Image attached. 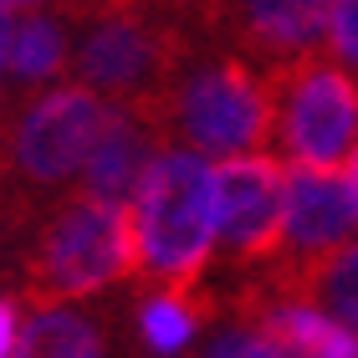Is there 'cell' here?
Wrapping results in <instances>:
<instances>
[{
	"label": "cell",
	"mask_w": 358,
	"mask_h": 358,
	"mask_svg": "<svg viewBox=\"0 0 358 358\" xmlns=\"http://www.w3.org/2000/svg\"><path fill=\"white\" fill-rule=\"evenodd\" d=\"M138 276L149 287H200L215 251V169L200 154L164 143L143 169L134 200Z\"/></svg>",
	"instance_id": "cell-1"
},
{
	"label": "cell",
	"mask_w": 358,
	"mask_h": 358,
	"mask_svg": "<svg viewBox=\"0 0 358 358\" xmlns=\"http://www.w3.org/2000/svg\"><path fill=\"white\" fill-rule=\"evenodd\" d=\"M128 276H138L134 210L77 189L31 241L26 302L62 307V302L92 297L113 282H128Z\"/></svg>",
	"instance_id": "cell-2"
},
{
	"label": "cell",
	"mask_w": 358,
	"mask_h": 358,
	"mask_svg": "<svg viewBox=\"0 0 358 358\" xmlns=\"http://www.w3.org/2000/svg\"><path fill=\"white\" fill-rule=\"evenodd\" d=\"M143 113L159 123L164 143L179 138V149L200 159H236L271 143V83L246 57H215L179 72L174 87Z\"/></svg>",
	"instance_id": "cell-3"
},
{
	"label": "cell",
	"mask_w": 358,
	"mask_h": 358,
	"mask_svg": "<svg viewBox=\"0 0 358 358\" xmlns=\"http://www.w3.org/2000/svg\"><path fill=\"white\" fill-rule=\"evenodd\" d=\"M189 62L185 31L149 0H103L72 57L77 83L108 103L154 108Z\"/></svg>",
	"instance_id": "cell-4"
},
{
	"label": "cell",
	"mask_w": 358,
	"mask_h": 358,
	"mask_svg": "<svg viewBox=\"0 0 358 358\" xmlns=\"http://www.w3.org/2000/svg\"><path fill=\"white\" fill-rule=\"evenodd\" d=\"M271 138L287 169H343L358 149V77L328 52L266 72Z\"/></svg>",
	"instance_id": "cell-5"
},
{
	"label": "cell",
	"mask_w": 358,
	"mask_h": 358,
	"mask_svg": "<svg viewBox=\"0 0 358 358\" xmlns=\"http://www.w3.org/2000/svg\"><path fill=\"white\" fill-rule=\"evenodd\" d=\"M113 118V103L92 87H52L15 113L10 143H6V174L26 189H62L83 174L87 154L97 149L103 128Z\"/></svg>",
	"instance_id": "cell-6"
},
{
	"label": "cell",
	"mask_w": 358,
	"mask_h": 358,
	"mask_svg": "<svg viewBox=\"0 0 358 358\" xmlns=\"http://www.w3.org/2000/svg\"><path fill=\"white\" fill-rule=\"evenodd\" d=\"M287 164L266 149L215 164V246L241 266H266L282 246Z\"/></svg>",
	"instance_id": "cell-7"
},
{
	"label": "cell",
	"mask_w": 358,
	"mask_h": 358,
	"mask_svg": "<svg viewBox=\"0 0 358 358\" xmlns=\"http://www.w3.org/2000/svg\"><path fill=\"white\" fill-rule=\"evenodd\" d=\"M358 236V189L348 169H287V210H282V246L262 271H302L307 262L338 251Z\"/></svg>",
	"instance_id": "cell-8"
},
{
	"label": "cell",
	"mask_w": 358,
	"mask_h": 358,
	"mask_svg": "<svg viewBox=\"0 0 358 358\" xmlns=\"http://www.w3.org/2000/svg\"><path fill=\"white\" fill-rule=\"evenodd\" d=\"M205 21L236 41V57L276 72L317 52L328 26V0H205Z\"/></svg>",
	"instance_id": "cell-9"
},
{
	"label": "cell",
	"mask_w": 358,
	"mask_h": 358,
	"mask_svg": "<svg viewBox=\"0 0 358 358\" xmlns=\"http://www.w3.org/2000/svg\"><path fill=\"white\" fill-rule=\"evenodd\" d=\"M241 322H251L256 333L276 348V358H358V333L328 317L322 307L292 292H271V297H236Z\"/></svg>",
	"instance_id": "cell-10"
},
{
	"label": "cell",
	"mask_w": 358,
	"mask_h": 358,
	"mask_svg": "<svg viewBox=\"0 0 358 358\" xmlns=\"http://www.w3.org/2000/svg\"><path fill=\"white\" fill-rule=\"evenodd\" d=\"M159 149H164V134H159V123L149 118V113L128 108V103H113V118L103 128V138H97V149L87 154L83 174H77L83 179V194L128 205Z\"/></svg>",
	"instance_id": "cell-11"
},
{
	"label": "cell",
	"mask_w": 358,
	"mask_h": 358,
	"mask_svg": "<svg viewBox=\"0 0 358 358\" xmlns=\"http://www.w3.org/2000/svg\"><path fill=\"white\" fill-rule=\"evenodd\" d=\"M241 292H251V297L292 292V297H307L313 307H322L328 317H338L343 328L358 333V236L343 241L338 251L317 256V262H307L302 271H287V276L256 266V271L246 276V287H236V297H241Z\"/></svg>",
	"instance_id": "cell-12"
},
{
	"label": "cell",
	"mask_w": 358,
	"mask_h": 358,
	"mask_svg": "<svg viewBox=\"0 0 358 358\" xmlns=\"http://www.w3.org/2000/svg\"><path fill=\"white\" fill-rule=\"evenodd\" d=\"M210 313L215 297H205V287H154L138 302V338L154 358H179L200 338Z\"/></svg>",
	"instance_id": "cell-13"
},
{
	"label": "cell",
	"mask_w": 358,
	"mask_h": 358,
	"mask_svg": "<svg viewBox=\"0 0 358 358\" xmlns=\"http://www.w3.org/2000/svg\"><path fill=\"white\" fill-rule=\"evenodd\" d=\"M10 358H103V328L72 307H36L15 333Z\"/></svg>",
	"instance_id": "cell-14"
},
{
	"label": "cell",
	"mask_w": 358,
	"mask_h": 358,
	"mask_svg": "<svg viewBox=\"0 0 358 358\" xmlns=\"http://www.w3.org/2000/svg\"><path fill=\"white\" fill-rule=\"evenodd\" d=\"M67 67V26L52 21V15L21 10L10 21V41H6V72L15 83H46Z\"/></svg>",
	"instance_id": "cell-15"
},
{
	"label": "cell",
	"mask_w": 358,
	"mask_h": 358,
	"mask_svg": "<svg viewBox=\"0 0 358 358\" xmlns=\"http://www.w3.org/2000/svg\"><path fill=\"white\" fill-rule=\"evenodd\" d=\"M328 57L358 77V0H328Z\"/></svg>",
	"instance_id": "cell-16"
},
{
	"label": "cell",
	"mask_w": 358,
	"mask_h": 358,
	"mask_svg": "<svg viewBox=\"0 0 358 358\" xmlns=\"http://www.w3.org/2000/svg\"><path fill=\"white\" fill-rule=\"evenodd\" d=\"M200 358H276V348L251 328V322H231V328H220V333L205 343Z\"/></svg>",
	"instance_id": "cell-17"
},
{
	"label": "cell",
	"mask_w": 358,
	"mask_h": 358,
	"mask_svg": "<svg viewBox=\"0 0 358 358\" xmlns=\"http://www.w3.org/2000/svg\"><path fill=\"white\" fill-rule=\"evenodd\" d=\"M15 333H21V302L0 297V358L15 353Z\"/></svg>",
	"instance_id": "cell-18"
},
{
	"label": "cell",
	"mask_w": 358,
	"mask_h": 358,
	"mask_svg": "<svg viewBox=\"0 0 358 358\" xmlns=\"http://www.w3.org/2000/svg\"><path fill=\"white\" fill-rule=\"evenodd\" d=\"M6 41H10V10H0V83H6Z\"/></svg>",
	"instance_id": "cell-19"
},
{
	"label": "cell",
	"mask_w": 358,
	"mask_h": 358,
	"mask_svg": "<svg viewBox=\"0 0 358 358\" xmlns=\"http://www.w3.org/2000/svg\"><path fill=\"white\" fill-rule=\"evenodd\" d=\"M36 6H46V0H0V10H10V15L15 10H36Z\"/></svg>",
	"instance_id": "cell-20"
}]
</instances>
